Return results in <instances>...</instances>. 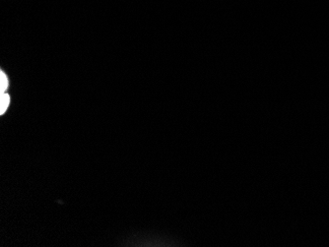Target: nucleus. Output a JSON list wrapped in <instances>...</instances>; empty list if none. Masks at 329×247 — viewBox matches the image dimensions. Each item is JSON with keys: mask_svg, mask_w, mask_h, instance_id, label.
<instances>
[{"mask_svg": "<svg viewBox=\"0 0 329 247\" xmlns=\"http://www.w3.org/2000/svg\"><path fill=\"white\" fill-rule=\"evenodd\" d=\"M9 101H10L9 96L7 94L1 93V109H0L1 114H3L6 111L8 105H9Z\"/></svg>", "mask_w": 329, "mask_h": 247, "instance_id": "nucleus-1", "label": "nucleus"}, {"mask_svg": "<svg viewBox=\"0 0 329 247\" xmlns=\"http://www.w3.org/2000/svg\"><path fill=\"white\" fill-rule=\"evenodd\" d=\"M8 87V80L4 72H1V93H4Z\"/></svg>", "mask_w": 329, "mask_h": 247, "instance_id": "nucleus-2", "label": "nucleus"}]
</instances>
